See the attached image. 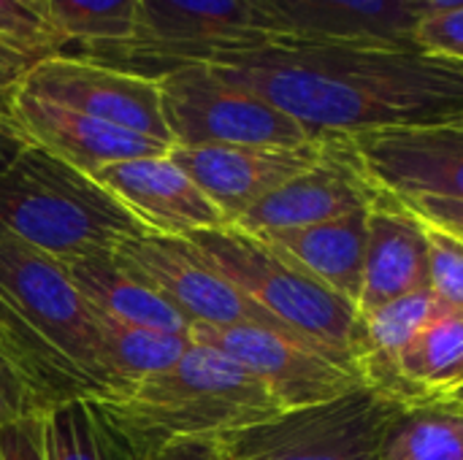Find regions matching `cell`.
<instances>
[{
  "label": "cell",
  "mask_w": 463,
  "mask_h": 460,
  "mask_svg": "<svg viewBox=\"0 0 463 460\" xmlns=\"http://www.w3.org/2000/svg\"><path fill=\"white\" fill-rule=\"evenodd\" d=\"M187 62L271 103L312 138L463 122V62L412 38L269 33L203 46L179 65Z\"/></svg>",
  "instance_id": "6da1fadb"
},
{
  "label": "cell",
  "mask_w": 463,
  "mask_h": 460,
  "mask_svg": "<svg viewBox=\"0 0 463 460\" xmlns=\"http://www.w3.org/2000/svg\"><path fill=\"white\" fill-rule=\"evenodd\" d=\"M87 401L136 460L184 442H214L285 412L255 374L198 342L141 385Z\"/></svg>",
  "instance_id": "7a4b0ae2"
},
{
  "label": "cell",
  "mask_w": 463,
  "mask_h": 460,
  "mask_svg": "<svg viewBox=\"0 0 463 460\" xmlns=\"http://www.w3.org/2000/svg\"><path fill=\"white\" fill-rule=\"evenodd\" d=\"M0 230L68 263L149 230L92 176L27 146L0 174Z\"/></svg>",
  "instance_id": "3957f363"
},
{
  "label": "cell",
  "mask_w": 463,
  "mask_h": 460,
  "mask_svg": "<svg viewBox=\"0 0 463 460\" xmlns=\"http://www.w3.org/2000/svg\"><path fill=\"white\" fill-rule=\"evenodd\" d=\"M184 241L201 260L260 304L282 325L320 352L331 355L336 363L361 374V314L355 304L320 285L260 236L239 225L195 230L187 233Z\"/></svg>",
  "instance_id": "277c9868"
},
{
  "label": "cell",
  "mask_w": 463,
  "mask_h": 460,
  "mask_svg": "<svg viewBox=\"0 0 463 460\" xmlns=\"http://www.w3.org/2000/svg\"><path fill=\"white\" fill-rule=\"evenodd\" d=\"M402 407L361 385L214 439L217 460H380L388 423Z\"/></svg>",
  "instance_id": "5b68a950"
},
{
  "label": "cell",
  "mask_w": 463,
  "mask_h": 460,
  "mask_svg": "<svg viewBox=\"0 0 463 460\" xmlns=\"http://www.w3.org/2000/svg\"><path fill=\"white\" fill-rule=\"evenodd\" d=\"M155 79L171 146H301L315 141L296 119L203 62L176 65Z\"/></svg>",
  "instance_id": "8992f818"
},
{
  "label": "cell",
  "mask_w": 463,
  "mask_h": 460,
  "mask_svg": "<svg viewBox=\"0 0 463 460\" xmlns=\"http://www.w3.org/2000/svg\"><path fill=\"white\" fill-rule=\"evenodd\" d=\"M0 304L79 366L103 396H109L92 306L76 290L60 260L5 230H0Z\"/></svg>",
  "instance_id": "52a82bcc"
},
{
  "label": "cell",
  "mask_w": 463,
  "mask_h": 460,
  "mask_svg": "<svg viewBox=\"0 0 463 460\" xmlns=\"http://www.w3.org/2000/svg\"><path fill=\"white\" fill-rule=\"evenodd\" d=\"M114 258L119 260L122 268H128L136 279H141L146 287L163 296L176 312H182L190 320V328L193 325H214V328L252 325V328H266V331L290 336L301 344H309L298 333H293L288 325H282L274 314H269L260 304L244 296L236 285H231L206 260H201L184 239L146 233V236L122 241L114 249Z\"/></svg>",
  "instance_id": "ba28073f"
},
{
  "label": "cell",
  "mask_w": 463,
  "mask_h": 460,
  "mask_svg": "<svg viewBox=\"0 0 463 460\" xmlns=\"http://www.w3.org/2000/svg\"><path fill=\"white\" fill-rule=\"evenodd\" d=\"M269 33L277 30L250 0H141L133 41L90 57L160 76L203 46Z\"/></svg>",
  "instance_id": "9c48e42d"
},
{
  "label": "cell",
  "mask_w": 463,
  "mask_h": 460,
  "mask_svg": "<svg viewBox=\"0 0 463 460\" xmlns=\"http://www.w3.org/2000/svg\"><path fill=\"white\" fill-rule=\"evenodd\" d=\"M19 89L95 119L152 136L171 146L160 81L155 76L95 60L90 54L54 52L30 68Z\"/></svg>",
  "instance_id": "30bf717a"
},
{
  "label": "cell",
  "mask_w": 463,
  "mask_h": 460,
  "mask_svg": "<svg viewBox=\"0 0 463 460\" xmlns=\"http://www.w3.org/2000/svg\"><path fill=\"white\" fill-rule=\"evenodd\" d=\"M190 336L255 374L285 412L334 401L364 385L361 374L326 352L266 328L193 325Z\"/></svg>",
  "instance_id": "8fae6325"
},
{
  "label": "cell",
  "mask_w": 463,
  "mask_h": 460,
  "mask_svg": "<svg viewBox=\"0 0 463 460\" xmlns=\"http://www.w3.org/2000/svg\"><path fill=\"white\" fill-rule=\"evenodd\" d=\"M323 149L326 138L301 146H171L168 155L233 225L266 195L309 171Z\"/></svg>",
  "instance_id": "7c38bea8"
},
{
  "label": "cell",
  "mask_w": 463,
  "mask_h": 460,
  "mask_svg": "<svg viewBox=\"0 0 463 460\" xmlns=\"http://www.w3.org/2000/svg\"><path fill=\"white\" fill-rule=\"evenodd\" d=\"M380 192L383 190L364 171L353 141L331 136L326 138L323 157L309 171L266 195L233 225L250 233L317 225L366 211Z\"/></svg>",
  "instance_id": "4fadbf2b"
},
{
  "label": "cell",
  "mask_w": 463,
  "mask_h": 460,
  "mask_svg": "<svg viewBox=\"0 0 463 460\" xmlns=\"http://www.w3.org/2000/svg\"><path fill=\"white\" fill-rule=\"evenodd\" d=\"M372 182L396 198L463 201V122L350 138Z\"/></svg>",
  "instance_id": "5bb4252c"
},
{
  "label": "cell",
  "mask_w": 463,
  "mask_h": 460,
  "mask_svg": "<svg viewBox=\"0 0 463 460\" xmlns=\"http://www.w3.org/2000/svg\"><path fill=\"white\" fill-rule=\"evenodd\" d=\"M11 119L30 141V146L43 149L46 155L87 176H95L100 168L122 160L157 157L171 152L168 144L152 136L95 119L90 114L27 95L22 89L14 98Z\"/></svg>",
  "instance_id": "9a60e30c"
},
{
  "label": "cell",
  "mask_w": 463,
  "mask_h": 460,
  "mask_svg": "<svg viewBox=\"0 0 463 460\" xmlns=\"http://www.w3.org/2000/svg\"><path fill=\"white\" fill-rule=\"evenodd\" d=\"M149 233L184 239L195 230L228 225L225 214L171 160V155L122 160L92 176Z\"/></svg>",
  "instance_id": "2e32d148"
},
{
  "label": "cell",
  "mask_w": 463,
  "mask_h": 460,
  "mask_svg": "<svg viewBox=\"0 0 463 460\" xmlns=\"http://www.w3.org/2000/svg\"><path fill=\"white\" fill-rule=\"evenodd\" d=\"M423 290H429L426 225L383 190L366 211V268L358 314Z\"/></svg>",
  "instance_id": "e0dca14e"
},
{
  "label": "cell",
  "mask_w": 463,
  "mask_h": 460,
  "mask_svg": "<svg viewBox=\"0 0 463 460\" xmlns=\"http://www.w3.org/2000/svg\"><path fill=\"white\" fill-rule=\"evenodd\" d=\"M277 33L307 38H412L410 0H250Z\"/></svg>",
  "instance_id": "ac0fdd59"
},
{
  "label": "cell",
  "mask_w": 463,
  "mask_h": 460,
  "mask_svg": "<svg viewBox=\"0 0 463 460\" xmlns=\"http://www.w3.org/2000/svg\"><path fill=\"white\" fill-rule=\"evenodd\" d=\"M366 211L317 225L260 230L255 236L358 309L366 268Z\"/></svg>",
  "instance_id": "d6986e66"
},
{
  "label": "cell",
  "mask_w": 463,
  "mask_h": 460,
  "mask_svg": "<svg viewBox=\"0 0 463 460\" xmlns=\"http://www.w3.org/2000/svg\"><path fill=\"white\" fill-rule=\"evenodd\" d=\"M62 266L84 301L100 314L138 328L190 333V320L176 312L163 296L136 279L128 268H122L114 252L84 255Z\"/></svg>",
  "instance_id": "ffe728a7"
},
{
  "label": "cell",
  "mask_w": 463,
  "mask_h": 460,
  "mask_svg": "<svg viewBox=\"0 0 463 460\" xmlns=\"http://www.w3.org/2000/svg\"><path fill=\"white\" fill-rule=\"evenodd\" d=\"M92 314L100 336V369L109 396L130 390L152 374L165 371L193 347L190 333H165L128 325L100 314L98 309H92Z\"/></svg>",
  "instance_id": "44dd1931"
},
{
  "label": "cell",
  "mask_w": 463,
  "mask_h": 460,
  "mask_svg": "<svg viewBox=\"0 0 463 460\" xmlns=\"http://www.w3.org/2000/svg\"><path fill=\"white\" fill-rule=\"evenodd\" d=\"M380 460H463V404L437 396L402 407L388 423Z\"/></svg>",
  "instance_id": "7402d4cb"
},
{
  "label": "cell",
  "mask_w": 463,
  "mask_h": 460,
  "mask_svg": "<svg viewBox=\"0 0 463 460\" xmlns=\"http://www.w3.org/2000/svg\"><path fill=\"white\" fill-rule=\"evenodd\" d=\"M141 0H46L41 14L62 46L79 43L84 54L125 46L136 35Z\"/></svg>",
  "instance_id": "603a6c76"
},
{
  "label": "cell",
  "mask_w": 463,
  "mask_h": 460,
  "mask_svg": "<svg viewBox=\"0 0 463 460\" xmlns=\"http://www.w3.org/2000/svg\"><path fill=\"white\" fill-rule=\"evenodd\" d=\"M399 374L423 401L463 385V317L445 312L429 323L399 355Z\"/></svg>",
  "instance_id": "cb8c5ba5"
},
{
  "label": "cell",
  "mask_w": 463,
  "mask_h": 460,
  "mask_svg": "<svg viewBox=\"0 0 463 460\" xmlns=\"http://www.w3.org/2000/svg\"><path fill=\"white\" fill-rule=\"evenodd\" d=\"M43 445L46 460H136L87 399L57 404L43 415Z\"/></svg>",
  "instance_id": "d4e9b609"
},
{
  "label": "cell",
  "mask_w": 463,
  "mask_h": 460,
  "mask_svg": "<svg viewBox=\"0 0 463 460\" xmlns=\"http://www.w3.org/2000/svg\"><path fill=\"white\" fill-rule=\"evenodd\" d=\"M426 236H429V290L450 314L463 317V241L434 225H426Z\"/></svg>",
  "instance_id": "484cf974"
},
{
  "label": "cell",
  "mask_w": 463,
  "mask_h": 460,
  "mask_svg": "<svg viewBox=\"0 0 463 460\" xmlns=\"http://www.w3.org/2000/svg\"><path fill=\"white\" fill-rule=\"evenodd\" d=\"M0 33L8 38H16L33 49H41L46 54L65 52L60 38L46 24L43 14L19 3V0H0Z\"/></svg>",
  "instance_id": "4316f807"
},
{
  "label": "cell",
  "mask_w": 463,
  "mask_h": 460,
  "mask_svg": "<svg viewBox=\"0 0 463 460\" xmlns=\"http://www.w3.org/2000/svg\"><path fill=\"white\" fill-rule=\"evenodd\" d=\"M43 57L49 54L0 33V122H14L11 119L14 98L30 68Z\"/></svg>",
  "instance_id": "83f0119b"
},
{
  "label": "cell",
  "mask_w": 463,
  "mask_h": 460,
  "mask_svg": "<svg viewBox=\"0 0 463 460\" xmlns=\"http://www.w3.org/2000/svg\"><path fill=\"white\" fill-rule=\"evenodd\" d=\"M412 41L423 49L439 52L445 57L463 62V11H448V14H431L423 16L415 24Z\"/></svg>",
  "instance_id": "f1b7e54d"
},
{
  "label": "cell",
  "mask_w": 463,
  "mask_h": 460,
  "mask_svg": "<svg viewBox=\"0 0 463 460\" xmlns=\"http://www.w3.org/2000/svg\"><path fill=\"white\" fill-rule=\"evenodd\" d=\"M3 460H46L43 415H27L0 428Z\"/></svg>",
  "instance_id": "f546056e"
},
{
  "label": "cell",
  "mask_w": 463,
  "mask_h": 460,
  "mask_svg": "<svg viewBox=\"0 0 463 460\" xmlns=\"http://www.w3.org/2000/svg\"><path fill=\"white\" fill-rule=\"evenodd\" d=\"M418 220L453 233L463 241V201L450 198H399Z\"/></svg>",
  "instance_id": "4dcf8cb0"
},
{
  "label": "cell",
  "mask_w": 463,
  "mask_h": 460,
  "mask_svg": "<svg viewBox=\"0 0 463 460\" xmlns=\"http://www.w3.org/2000/svg\"><path fill=\"white\" fill-rule=\"evenodd\" d=\"M27 415H41V412L35 409L22 382L14 377V371L0 361V428Z\"/></svg>",
  "instance_id": "1f68e13d"
},
{
  "label": "cell",
  "mask_w": 463,
  "mask_h": 460,
  "mask_svg": "<svg viewBox=\"0 0 463 460\" xmlns=\"http://www.w3.org/2000/svg\"><path fill=\"white\" fill-rule=\"evenodd\" d=\"M30 146V141L19 133L14 122H0V174Z\"/></svg>",
  "instance_id": "d6a6232c"
},
{
  "label": "cell",
  "mask_w": 463,
  "mask_h": 460,
  "mask_svg": "<svg viewBox=\"0 0 463 460\" xmlns=\"http://www.w3.org/2000/svg\"><path fill=\"white\" fill-rule=\"evenodd\" d=\"M146 460H217V447L214 442H184Z\"/></svg>",
  "instance_id": "836d02e7"
},
{
  "label": "cell",
  "mask_w": 463,
  "mask_h": 460,
  "mask_svg": "<svg viewBox=\"0 0 463 460\" xmlns=\"http://www.w3.org/2000/svg\"><path fill=\"white\" fill-rule=\"evenodd\" d=\"M415 14L431 16V14H448V11H463V0H410Z\"/></svg>",
  "instance_id": "e575fe53"
},
{
  "label": "cell",
  "mask_w": 463,
  "mask_h": 460,
  "mask_svg": "<svg viewBox=\"0 0 463 460\" xmlns=\"http://www.w3.org/2000/svg\"><path fill=\"white\" fill-rule=\"evenodd\" d=\"M19 3H24V5H30V8H35V11H41L46 0H19Z\"/></svg>",
  "instance_id": "d590c367"
},
{
  "label": "cell",
  "mask_w": 463,
  "mask_h": 460,
  "mask_svg": "<svg viewBox=\"0 0 463 460\" xmlns=\"http://www.w3.org/2000/svg\"><path fill=\"white\" fill-rule=\"evenodd\" d=\"M448 396H450V399H456L458 404H463V385H461V388H456V390H450Z\"/></svg>",
  "instance_id": "8d00e7d4"
},
{
  "label": "cell",
  "mask_w": 463,
  "mask_h": 460,
  "mask_svg": "<svg viewBox=\"0 0 463 460\" xmlns=\"http://www.w3.org/2000/svg\"><path fill=\"white\" fill-rule=\"evenodd\" d=\"M0 460H3V453H0Z\"/></svg>",
  "instance_id": "74e56055"
},
{
  "label": "cell",
  "mask_w": 463,
  "mask_h": 460,
  "mask_svg": "<svg viewBox=\"0 0 463 460\" xmlns=\"http://www.w3.org/2000/svg\"><path fill=\"white\" fill-rule=\"evenodd\" d=\"M458 388H461V385H458Z\"/></svg>",
  "instance_id": "f35d334b"
}]
</instances>
